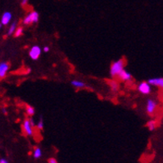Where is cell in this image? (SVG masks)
Instances as JSON below:
<instances>
[{"instance_id":"1","label":"cell","mask_w":163,"mask_h":163,"mask_svg":"<svg viewBox=\"0 0 163 163\" xmlns=\"http://www.w3.org/2000/svg\"><path fill=\"white\" fill-rule=\"evenodd\" d=\"M125 62L122 58L118 59L111 64L110 67V76L111 78H114L117 77V75L124 69Z\"/></svg>"},{"instance_id":"2","label":"cell","mask_w":163,"mask_h":163,"mask_svg":"<svg viewBox=\"0 0 163 163\" xmlns=\"http://www.w3.org/2000/svg\"><path fill=\"white\" fill-rule=\"evenodd\" d=\"M157 108V102L154 99H148L146 105V112L149 116H153Z\"/></svg>"},{"instance_id":"3","label":"cell","mask_w":163,"mask_h":163,"mask_svg":"<svg viewBox=\"0 0 163 163\" xmlns=\"http://www.w3.org/2000/svg\"><path fill=\"white\" fill-rule=\"evenodd\" d=\"M137 90L143 95H148L152 92V85L148 82H141L137 86Z\"/></svg>"},{"instance_id":"4","label":"cell","mask_w":163,"mask_h":163,"mask_svg":"<svg viewBox=\"0 0 163 163\" xmlns=\"http://www.w3.org/2000/svg\"><path fill=\"white\" fill-rule=\"evenodd\" d=\"M41 53H42L41 47L38 45H34L30 48L28 52V55L32 60H38L41 55Z\"/></svg>"},{"instance_id":"5","label":"cell","mask_w":163,"mask_h":163,"mask_svg":"<svg viewBox=\"0 0 163 163\" xmlns=\"http://www.w3.org/2000/svg\"><path fill=\"white\" fill-rule=\"evenodd\" d=\"M23 131L25 133L26 136H29V137L32 136V134H33V126L30 123L29 119L24 120L23 123Z\"/></svg>"},{"instance_id":"6","label":"cell","mask_w":163,"mask_h":163,"mask_svg":"<svg viewBox=\"0 0 163 163\" xmlns=\"http://www.w3.org/2000/svg\"><path fill=\"white\" fill-rule=\"evenodd\" d=\"M116 78H118L119 80H121V81H122V82H129V81H131L132 78V74L129 72H127V71H126L125 69H123L118 75H117V77Z\"/></svg>"},{"instance_id":"7","label":"cell","mask_w":163,"mask_h":163,"mask_svg":"<svg viewBox=\"0 0 163 163\" xmlns=\"http://www.w3.org/2000/svg\"><path fill=\"white\" fill-rule=\"evenodd\" d=\"M10 64L8 62H2L0 63V78H3L9 70Z\"/></svg>"},{"instance_id":"8","label":"cell","mask_w":163,"mask_h":163,"mask_svg":"<svg viewBox=\"0 0 163 163\" xmlns=\"http://www.w3.org/2000/svg\"><path fill=\"white\" fill-rule=\"evenodd\" d=\"M11 20H12V14L10 12H4L2 15V18H1L0 27H2L3 25V26L8 25V23L11 22Z\"/></svg>"},{"instance_id":"9","label":"cell","mask_w":163,"mask_h":163,"mask_svg":"<svg viewBox=\"0 0 163 163\" xmlns=\"http://www.w3.org/2000/svg\"><path fill=\"white\" fill-rule=\"evenodd\" d=\"M147 82L152 86L157 87H159V88L163 89V78H150Z\"/></svg>"},{"instance_id":"10","label":"cell","mask_w":163,"mask_h":163,"mask_svg":"<svg viewBox=\"0 0 163 163\" xmlns=\"http://www.w3.org/2000/svg\"><path fill=\"white\" fill-rule=\"evenodd\" d=\"M71 85L76 88H84L87 87L86 83L83 81H79V80H72L71 81Z\"/></svg>"},{"instance_id":"11","label":"cell","mask_w":163,"mask_h":163,"mask_svg":"<svg viewBox=\"0 0 163 163\" xmlns=\"http://www.w3.org/2000/svg\"><path fill=\"white\" fill-rule=\"evenodd\" d=\"M107 83H108L109 87L111 88V90L112 92H116L118 90L119 85H118V83H116V81H114V80H108V81H107Z\"/></svg>"},{"instance_id":"12","label":"cell","mask_w":163,"mask_h":163,"mask_svg":"<svg viewBox=\"0 0 163 163\" xmlns=\"http://www.w3.org/2000/svg\"><path fill=\"white\" fill-rule=\"evenodd\" d=\"M30 18H31L32 23H37L39 20V14L37 11H32L31 13L28 14Z\"/></svg>"},{"instance_id":"13","label":"cell","mask_w":163,"mask_h":163,"mask_svg":"<svg viewBox=\"0 0 163 163\" xmlns=\"http://www.w3.org/2000/svg\"><path fill=\"white\" fill-rule=\"evenodd\" d=\"M17 22H13V23H11L10 25H9V28H8V36H11V35H13V34H14V32H15L16 29H17Z\"/></svg>"},{"instance_id":"14","label":"cell","mask_w":163,"mask_h":163,"mask_svg":"<svg viewBox=\"0 0 163 163\" xmlns=\"http://www.w3.org/2000/svg\"><path fill=\"white\" fill-rule=\"evenodd\" d=\"M147 126L148 129H149V131H151V132L154 131L156 129V121H154V120H150L147 122Z\"/></svg>"},{"instance_id":"15","label":"cell","mask_w":163,"mask_h":163,"mask_svg":"<svg viewBox=\"0 0 163 163\" xmlns=\"http://www.w3.org/2000/svg\"><path fill=\"white\" fill-rule=\"evenodd\" d=\"M32 155H33V157L35 159H39L42 156V151L39 147H35L34 150H33V152H32Z\"/></svg>"},{"instance_id":"16","label":"cell","mask_w":163,"mask_h":163,"mask_svg":"<svg viewBox=\"0 0 163 163\" xmlns=\"http://www.w3.org/2000/svg\"><path fill=\"white\" fill-rule=\"evenodd\" d=\"M26 112H27V114H28V116H32L35 114V108H34L33 107H32V106L28 105V106L26 107Z\"/></svg>"},{"instance_id":"17","label":"cell","mask_w":163,"mask_h":163,"mask_svg":"<svg viewBox=\"0 0 163 163\" xmlns=\"http://www.w3.org/2000/svg\"><path fill=\"white\" fill-rule=\"evenodd\" d=\"M23 34V28L22 27H18L17 29H16L15 32H14V37L16 38H18L20 36H22Z\"/></svg>"},{"instance_id":"18","label":"cell","mask_w":163,"mask_h":163,"mask_svg":"<svg viewBox=\"0 0 163 163\" xmlns=\"http://www.w3.org/2000/svg\"><path fill=\"white\" fill-rule=\"evenodd\" d=\"M23 23L24 25H29V24H32V20H31V18H30V16L29 14H28V15H26L24 17V18H23Z\"/></svg>"},{"instance_id":"19","label":"cell","mask_w":163,"mask_h":163,"mask_svg":"<svg viewBox=\"0 0 163 163\" xmlns=\"http://www.w3.org/2000/svg\"><path fill=\"white\" fill-rule=\"evenodd\" d=\"M36 126H37L38 129H39V130H43V129L44 124H43V120L42 117H40V119H39V121L38 122V123L36 124Z\"/></svg>"},{"instance_id":"20","label":"cell","mask_w":163,"mask_h":163,"mask_svg":"<svg viewBox=\"0 0 163 163\" xmlns=\"http://www.w3.org/2000/svg\"><path fill=\"white\" fill-rule=\"evenodd\" d=\"M48 163H57V160L55 158L51 157V158L48 159Z\"/></svg>"},{"instance_id":"21","label":"cell","mask_w":163,"mask_h":163,"mask_svg":"<svg viewBox=\"0 0 163 163\" xmlns=\"http://www.w3.org/2000/svg\"><path fill=\"white\" fill-rule=\"evenodd\" d=\"M43 52L44 53H48L49 52V50H50V48H49V47L47 46H45L43 48Z\"/></svg>"},{"instance_id":"22","label":"cell","mask_w":163,"mask_h":163,"mask_svg":"<svg viewBox=\"0 0 163 163\" xmlns=\"http://www.w3.org/2000/svg\"><path fill=\"white\" fill-rule=\"evenodd\" d=\"M29 121H30V123H31V125L32 126H33V127H34V126H35V123H34V120H33V119H32V118H29Z\"/></svg>"},{"instance_id":"23","label":"cell","mask_w":163,"mask_h":163,"mask_svg":"<svg viewBox=\"0 0 163 163\" xmlns=\"http://www.w3.org/2000/svg\"><path fill=\"white\" fill-rule=\"evenodd\" d=\"M29 0H22V6H24V5H26L27 3H28V2Z\"/></svg>"},{"instance_id":"24","label":"cell","mask_w":163,"mask_h":163,"mask_svg":"<svg viewBox=\"0 0 163 163\" xmlns=\"http://www.w3.org/2000/svg\"><path fill=\"white\" fill-rule=\"evenodd\" d=\"M0 163H8V162L6 159H4V158H1V159H0Z\"/></svg>"},{"instance_id":"25","label":"cell","mask_w":163,"mask_h":163,"mask_svg":"<svg viewBox=\"0 0 163 163\" xmlns=\"http://www.w3.org/2000/svg\"><path fill=\"white\" fill-rule=\"evenodd\" d=\"M2 111H3V112L5 115H7V114H8V112H7V111H6V109L5 108H3L2 109Z\"/></svg>"}]
</instances>
